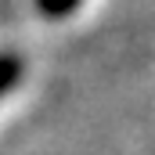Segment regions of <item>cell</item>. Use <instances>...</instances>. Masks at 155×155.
Masks as SVG:
<instances>
[{
	"label": "cell",
	"instance_id": "1",
	"mask_svg": "<svg viewBox=\"0 0 155 155\" xmlns=\"http://www.w3.org/2000/svg\"><path fill=\"white\" fill-rule=\"evenodd\" d=\"M22 79V61L15 54H0V94Z\"/></svg>",
	"mask_w": 155,
	"mask_h": 155
},
{
	"label": "cell",
	"instance_id": "2",
	"mask_svg": "<svg viewBox=\"0 0 155 155\" xmlns=\"http://www.w3.org/2000/svg\"><path fill=\"white\" fill-rule=\"evenodd\" d=\"M76 4L79 0H36V7L47 15V18H61V15H69Z\"/></svg>",
	"mask_w": 155,
	"mask_h": 155
}]
</instances>
